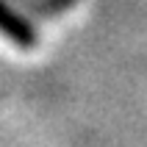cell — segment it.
I'll list each match as a JSON object with an SVG mask.
<instances>
[{
  "label": "cell",
  "instance_id": "6da1fadb",
  "mask_svg": "<svg viewBox=\"0 0 147 147\" xmlns=\"http://www.w3.org/2000/svg\"><path fill=\"white\" fill-rule=\"evenodd\" d=\"M0 33L22 50H33L39 45V33L25 17H20L6 0H0Z\"/></svg>",
  "mask_w": 147,
  "mask_h": 147
}]
</instances>
